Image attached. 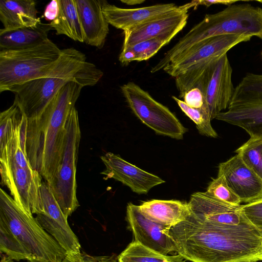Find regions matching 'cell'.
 I'll return each mask as SVG.
<instances>
[{"label": "cell", "mask_w": 262, "mask_h": 262, "mask_svg": "<svg viewBox=\"0 0 262 262\" xmlns=\"http://www.w3.org/2000/svg\"><path fill=\"white\" fill-rule=\"evenodd\" d=\"M192 212V211H191ZM177 253L192 262L262 261V233L252 224L226 226L192 213L172 227Z\"/></svg>", "instance_id": "cell-1"}, {"label": "cell", "mask_w": 262, "mask_h": 262, "mask_svg": "<svg viewBox=\"0 0 262 262\" xmlns=\"http://www.w3.org/2000/svg\"><path fill=\"white\" fill-rule=\"evenodd\" d=\"M83 86L71 81L64 85L36 118L22 115L21 136L32 167L47 182L55 174L61 162L68 116Z\"/></svg>", "instance_id": "cell-2"}, {"label": "cell", "mask_w": 262, "mask_h": 262, "mask_svg": "<svg viewBox=\"0 0 262 262\" xmlns=\"http://www.w3.org/2000/svg\"><path fill=\"white\" fill-rule=\"evenodd\" d=\"M0 250L11 259L61 262L67 252L39 224L0 189Z\"/></svg>", "instance_id": "cell-3"}, {"label": "cell", "mask_w": 262, "mask_h": 262, "mask_svg": "<svg viewBox=\"0 0 262 262\" xmlns=\"http://www.w3.org/2000/svg\"><path fill=\"white\" fill-rule=\"evenodd\" d=\"M246 35L262 39V8L249 4H232L221 11L205 15L164 55L170 62L196 43L214 36Z\"/></svg>", "instance_id": "cell-4"}, {"label": "cell", "mask_w": 262, "mask_h": 262, "mask_svg": "<svg viewBox=\"0 0 262 262\" xmlns=\"http://www.w3.org/2000/svg\"><path fill=\"white\" fill-rule=\"evenodd\" d=\"M2 184L9 189L17 205L28 213L41 209L42 177L31 166L23 145L20 121L4 149L0 151Z\"/></svg>", "instance_id": "cell-5"}, {"label": "cell", "mask_w": 262, "mask_h": 262, "mask_svg": "<svg viewBox=\"0 0 262 262\" xmlns=\"http://www.w3.org/2000/svg\"><path fill=\"white\" fill-rule=\"evenodd\" d=\"M62 50L49 38L42 43L20 49L0 51V92L30 80L47 77Z\"/></svg>", "instance_id": "cell-6"}, {"label": "cell", "mask_w": 262, "mask_h": 262, "mask_svg": "<svg viewBox=\"0 0 262 262\" xmlns=\"http://www.w3.org/2000/svg\"><path fill=\"white\" fill-rule=\"evenodd\" d=\"M81 139L78 114L71 110L66 123L64 150L54 176L47 182L62 212L68 218L79 206L76 195V167Z\"/></svg>", "instance_id": "cell-7"}, {"label": "cell", "mask_w": 262, "mask_h": 262, "mask_svg": "<svg viewBox=\"0 0 262 262\" xmlns=\"http://www.w3.org/2000/svg\"><path fill=\"white\" fill-rule=\"evenodd\" d=\"M227 108L215 119L243 128L251 138L262 137V74L247 73L234 88Z\"/></svg>", "instance_id": "cell-8"}, {"label": "cell", "mask_w": 262, "mask_h": 262, "mask_svg": "<svg viewBox=\"0 0 262 262\" xmlns=\"http://www.w3.org/2000/svg\"><path fill=\"white\" fill-rule=\"evenodd\" d=\"M120 88L128 106L143 123L157 134L183 138L187 129L166 106L133 82H128Z\"/></svg>", "instance_id": "cell-9"}, {"label": "cell", "mask_w": 262, "mask_h": 262, "mask_svg": "<svg viewBox=\"0 0 262 262\" xmlns=\"http://www.w3.org/2000/svg\"><path fill=\"white\" fill-rule=\"evenodd\" d=\"M232 73L229 60L225 54L209 65L193 86L202 91L211 120L228 107L235 88Z\"/></svg>", "instance_id": "cell-10"}, {"label": "cell", "mask_w": 262, "mask_h": 262, "mask_svg": "<svg viewBox=\"0 0 262 262\" xmlns=\"http://www.w3.org/2000/svg\"><path fill=\"white\" fill-rule=\"evenodd\" d=\"M192 8H195V1L179 6L167 14L124 31L122 48L155 38L168 43L186 26L188 10Z\"/></svg>", "instance_id": "cell-11"}, {"label": "cell", "mask_w": 262, "mask_h": 262, "mask_svg": "<svg viewBox=\"0 0 262 262\" xmlns=\"http://www.w3.org/2000/svg\"><path fill=\"white\" fill-rule=\"evenodd\" d=\"M251 38L246 35H224L207 38L179 54L163 70L174 78L195 63L220 58L233 47Z\"/></svg>", "instance_id": "cell-12"}, {"label": "cell", "mask_w": 262, "mask_h": 262, "mask_svg": "<svg viewBox=\"0 0 262 262\" xmlns=\"http://www.w3.org/2000/svg\"><path fill=\"white\" fill-rule=\"evenodd\" d=\"M41 209L36 219L68 253L80 252V244L71 229L48 183L42 181L40 189Z\"/></svg>", "instance_id": "cell-13"}, {"label": "cell", "mask_w": 262, "mask_h": 262, "mask_svg": "<svg viewBox=\"0 0 262 262\" xmlns=\"http://www.w3.org/2000/svg\"><path fill=\"white\" fill-rule=\"evenodd\" d=\"M68 79L47 76L36 78L15 86L10 91L15 94L14 103L27 120L38 117Z\"/></svg>", "instance_id": "cell-14"}, {"label": "cell", "mask_w": 262, "mask_h": 262, "mask_svg": "<svg viewBox=\"0 0 262 262\" xmlns=\"http://www.w3.org/2000/svg\"><path fill=\"white\" fill-rule=\"evenodd\" d=\"M126 219L134 241L162 254L177 252L176 245L170 234L171 228L149 219L141 212L139 206L128 204Z\"/></svg>", "instance_id": "cell-15"}, {"label": "cell", "mask_w": 262, "mask_h": 262, "mask_svg": "<svg viewBox=\"0 0 262 262\" xmlns=\"http://www.w3.org/2000/svg\"><path fill=\"white\" fill-rule=\"evenodd\" d=\"M101 159L106 167L101 173L105 176V179L118 181L138 194H146L152 187L165 182L112 152L105 153L101 156Z\"/></svg>", "instance_id": "cell-16"}, {"label": "cell", "mask_w": 262, "mask_h": 262, "mask_svg": "<svg viewBox=\"0 0 262 262\" xmlns=\"http://www.w3.org/2000/svg\"><path fill=\"white\" fill-rule=\"evenodd\" d=\"M188 203L194 215L213 224L226 226L251 224L243 213L241 205L228 204L206 192L194 193Z\"/></svg>", "instance_id": "cell-17"}, {"label": "cell", "mask_w": 262, "mask_h": 262, "mask_svg": "<svg viewBox=\"0 0 262 262\" xmlns=\"http://www.w3.org/2000/svg\"><path fill=\"white\" fill-rule=\"evenodd\" d=\"M217 175H223L231 189L246 204L262 198V180L237 155L220 163Z\"/></svg>", "instance_id": "cell-18"}, {"label": "cell", "mask_w": 262, "mask_h": 262, "mask_svg": "<svg viewBox=\"0 0 262 262\" xmlns=\"http://www.w3.org/2000/svg\"><path fill=\"white\" fill-rule=\"evenodd\" d=\"M178 7L174 3H167L127 9L103 1L102 11L109 24L124 31L167 14Z\"/></svg>", "instance_id": "cell-19"}, {"label": "cell", "mask_w": 262, "mask_h": 262, "mask_svg": "<svg viewBox=\"0 0 262 262\" xmlns=\"http://www.w3.org/2000/svg\"><path fill=\"white\" fill-rule=\"evenodd\" d=\"M75 4L84 42L102 48L109 32V24L102 11L103 1L75 0Z\"/></svg>", "instance_id": "cell-20"}, {"label": "cell", "mask_w": 262, "mask_h": 262, "mask_svg": "<svg viewBox=\"0 0 262 262\" xmlns=\"http://www.w3.org/2000/svg\"><path fill=\"white\" fill-rule=\"evenodd\" d=\"M139 208L149 219L171 228L192 213L188 203L177 200H152L144 202Z\"/></svg>", "instance_id": "cell-21"}, {"label": "cell", "mask_w": 262, "mask_h": 262, "mask_svg": "<svg viewBox=\"0 0 262 262\" xmlns=\"http://www.w3.org/2000/svg\"><path fill=\"white\" fill-rule=\"evenodd\" d=\"M36 5L33 0H1L0 20L3 29L12 30L36 26L40 21Z\"/></svg>", "instance_id": "cell-22"}, {"label": "cell", "mask_w": 262, "mask_h": 262, "mask_svg": "<svg viewBox=\"0 0 262 262\" xmlns=\"http://www.w3.org/2000/svg\"><path fill=\"white\" fill-rule=\"evenodd\" d=\"M52 29L50 24L41 21L36 26L12 30H0L1 50H16L40 44L48 39Z\"/></svg>", "instance_id": "cell-23"}, {"label": "cell", "mask_w": 262, "mask_h": 262, "mask_svg": "<svg viewBox=\"0 0 262 262\" xmlns=\"http://www.w3.org/2000/svg\"><path fill=\"white\" fill-rule=\"evenodd\" d=\"M59 11L50 25L57 35H65L75 41L84 42L83 30L75 0H58Z\"/></svg>", "instance_id": "cell-24"}, {"label": "cell", "mask_w": 262, "mask_h": 262, "mask_svg": "<svg viewBox=\"0 0 262 262\" xmlns=\"http://www.w3.org/2000/svg\"><path fill=\"white\" fill-rule=\"evenodd\" d=\"M119 262H185L180 255H167L152 250L133 241L118 255Z\"/></svg>", "instance_id": "cell-25"}, {"label": "cell", "mask_w": 262, "mask_h": 262, "mask_svg": "<svg viewBox=\"0 0 262 262\" xmlns=\"http://www.w3.org/2000/svg\"><path fill=\"white\" fill-rule=\"evenodd\" d=\"M166 45L164 41L155 38L122 48L119 60L122 64H127L133 61L146 60L154 56Z\"/></svg>", "instance_id": "cell-26"}, {"label": "cell", "mask_w": 262, "mask_h": 262, "mask_svg": "<svg viewBox=\"0 0 262 262\" xmlns=\"http://www.w3.org/2000/svg\"><path fill=\"white\" fill-rule=\"evenodd\" d=\"M234 152L262 180V137H250Z\"/></svg>", "instance_id": "cell-27"}, {"label": "cell", "mask_w": 262, "mask_h": 262, "mask_svg": "<svg viewBox=\"0 0 262 262\" xmlns=\"http://www.w3.org/2000/svg\"><path fill=\"white\" fill-rule=\"evenodd\" d=\"M172 98L185 114L194 122L200 134L212 138L217 137L216 132L212 127L211 119L208 107L193 108L176 96H172Z\"/></svg>", "instance_id": "cell-28"}, {"label": "cell", "mask_w": 262, "mask_h": 262, "mask_svg": "<svg viewBox=\"0 0 262 262\" xmlns=\"http://www.w3.org/2000/svg\"><path fill=\"white\" fill-rule=\"evenodd\" d=\"M22 114L13 103L0 114V151L5 148L19 124Z\"/></svg>", "instance_id": "cell-29"}, {"label": "cell", "mask_w": 262, "mask_h": 262, "mask_svg": "<svg viewBox=\"0 0 262 262\" xmlns=\"http://www.w3.org/2000/svg\"><path fill=\"white\" fill-rule=\"evenodd\" d=\"M210 195L228 204L239 206L240 198L229 186L223 175H217L209 184L205 191Z\"/></svg>", "instance_id": "cell-30"}, {"label": "cell", "mask_w": 262, "mask_h": 262, "mask_svg": "<svg viewBox=\"0 0 262 262\" xmlns=\"http://www.w3.org/2000/svg\"><path fill=\"white\" fill-rule=\"evenodd\" d=\"M241 209L248 221L262 233V198L241 205Z\"/></svg>", "instance_id": "cell-31"}, {"label": "cell", "mask_w": 262, "mask_h": 262, "mask_svg": "<svg viewBox=\"0 0 262 262\" xmlns=\"http://www.w3.org/2000/svg\"><path fill=\"white\" fill-rule=\"evenodd\" d=\"M183 98V101L192 108L197 109L208 108L202 91L196 87L186 92Z\"/></svg>", "instance_id": "cell-32"}, {"label": "cell", "mask_w": 262, "mask_h": 262, "mask_svg": "<svg viewBox=\"0 0 262 262\" xmlns=\"http://www.w3.org/2000/svg\"><path fill=\"white\" fill-rule=\"evenodd\" d=\"M58 11V0L52 1L47 5L43 16L47 20L52 21L56 17Z\"/></svg>", "instance_id": "cell-33"}, {"label": "cell", "mask_w": 262, "mask_h": 262, "mask_svg": "<svg viewBox=\"0 0 262 262\" xmlns=\"http://www.w3.org/2000/svg\"><path fill=\"white\" fill-rule=\"evenodd\" d=\"M61 262H96L83 256L81 252L68 253Z\"/></svg>", "instance_id": "cell-34"}, {"label": "cell", "mask_w": 262, "mask_h": 262, "mask_svg": "<svg viewBox=\"0 0 262 262\" xmlns=\"http://www.w3.org/2000/svg\"><path fill=\"white\" fill-rule=\"evenodd\" d=\"M237 1H220V0H214V1H209V0H198L195 1L196 3V7H197L199 5H204L206 7H209L212 5L214 4H221L227 5V6H230L232 4H234L235 3L237 2Z\"/></svg>", "instance_id": "cell-35"}, {"label": "cell", "mask_w": 262, "mask_h": 262, "mask_svg": "<svg viewBox=\"0 0 262 262\" xmlns=\"http://www.w3.org/2000/svg\"><path fill=\"white\" fill-rule=\"evenodd\" d=\"M121 2L127 5H135L142 4L145 0H121Z\"/></svg>", "instance_id": "cell-36"}, {"label": "cell", "mask_w": 262, "mask_h": 262, "mask_svg": "<svg viewBox=\"0 0 262 262\" xmlns=\"http://www.w3.org/2000/svg\"><path fill=\"white\" fill-rule=\"evenodd\" d=\"M98 262H119L118 258L113 256H107L101 258Z\"/></svg>", "instance_id": "cell-37"}, {"label": "cell", "mask_w": 262, "mask_h": 262, "mask_svg": "<svg viewBox=\"0 0 262 262\" xmlns=\"http://www.w3.org/2000/svg\"><path fill=\"white\" fill-rule=\"evenodd\" d=\"M1 262H14L13 259L7 256L6 255L2 256Z\"/></svg>", "instance_id": "cell-38"}, {"label": "cell", "mask_w": 262, "mask_h": 262, "mask_svg": "<svg viewBox=\"0 0 262 262\" xmlns=\"http://www.w3.org/2000/svg\"><path fill=\"white\" fill-rule=\"evenodd\" d=\"M233 262H254L250 260H241V261H233Z\"/></svg>", "instance_id": "cell-39"}, {"label": "cell", "mask_w": 262, "mask_h": 262, "mask_svg": "<svg viewBox=\"0 0 262 262\" xmlns=\"http://www.w3.org/2000/svg\"><path fill=\"white\" fill-rule=\"evenodd\" d=\"M258 2L260 3L261 4H262V1H258Z\"/></svg>", "instance_id": "cell-40"}, {"label": "cell", "mask_w": 262, "mask_h": 262, "mask_svg": "<svg viewBox=\"0 0 262 262\" xmlns=\"http://www.w3.org/2000/svg\"><path fill=\"white\" fill-rule=\"evenodd\" d=\"M261 58H262V51L261 52Z\"/></svg>", "instance_id": "cell-41"}]
</instances>
